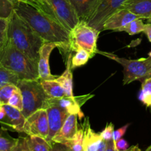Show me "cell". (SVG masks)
Masks as SVG:
<instances>
[{
	"label": "cell",
	"mask_w": 151,
	"mask_h": 151,
	"mask_svg": "<svg viewBox=\"0 0 151 151\" xmlns=\"http://www.w3.org/2000/svg\"><path fill=\"white\" fill-rule=\"evenodd\" d=\"M17 89V86L13 83H8L0 86V105L4 106L8 104L9 100Z\"/></svg>",
	"instance_id": "cell-28"
},
{
	"label": "cell",
	"mask_w": 151,
	"mask_h": 151,
	"mask_svg": "<svg viewBox=\"0 0 151 151\" xmlns=\"http://www.w3.org/2000/svg\"><path fill=\"white\" fill-rule=\"evenodd\" d=\"M143 32L147 35L149 41L151 42V23H147L145 24V29Z\"/></svg>",
	"instance_id": "cell-38"
},
{
	"label": "cell",
	"mask_w": 151,
	"mask_h": 151,
	"mask_svg": "<svg viewBox=\"0 0 151 151\" xmlns=\"http://www.w3.org/2000/svg\"><path fill=\"white\" fill-rule=\"evenodd\" d=\"M8 41L27 57L38 62L39 52L44 43L26 22L14 13L9 19Z\"/></svg>",
	"instance_id": "cell-2"
},
{
	"label": "cell",
	"mask_w": 151,
	"mask_h": 151,
	"mask_svg": "<svg viewBox=\"0 0 151 151\" xmlns=\"http://www.w3.org/2000/svg\"><path fill=\"white\" fill-rule=\"evenodd\" d=\"M75 8L80 20L87 21L100 0H69Z\"/></svg>",
	"instance_id": "cell-18"
},
{
	"label": "cell",
	"mask_w": 151,
	"mask_h": 151,
	"mask_svg": "<svg viewBox=\"0 0 151 151\" xmlns=\"http://www.w3.org/2000/svg\"><path fill=\"white\" fill-rule=\"evenodd\" d=\"M40 10L55 19L69 32L80 22L69 0H42Z\"/></svg>",
	"instance_id": "cell-6"
},
{
	"label": "cell",
	"mask_w": 151,
	"mask_h": 151,
	"mask_svg": "<svg viewBox=\"0 0 151 151\" xmlns=\"http://www.w3.org/2000/svg\"><path fill=\"white\" fill-rule=\"evenodd\" d=\"M84 131L83 127L78 130L76 134L69 141L66 142L63 145L73 151H83V141Z\"/></svg>",
	"instance_id": "cell-27"
},
{
	"label": "cell",
	"mask_w": 151,
	"mask_h": 151,
	"mask_svg": "<svg viewBox=\"0 0 151 151\" xmlns=\"http://www.w3.org/2000/svg\"><path fill=\"white\" fill-rule=\"evenodd\" d=\"M9 19H0V56L8 43Z\"/></svg>",
	"instance_id": "cell-29"
},
{
	"label": "cell",
	"mask_w": 151,
	"mask_h": 151,
	"mask_svg": "<svg viewBox=\"0 0 151 151\" xmlns=\"http://www.w3.org/2000/svg\"><path fill=\"white\" fill-rule=\"evenodd\" d=\"M47 97L50 98L58 99L66 97V92L62 86L55 80H47L40 81Z\"/></svg>",
	"instance_id": "cell-20"
},
{
	"label": "cell",
	"mask_w": 151,
	"mask_h": 151,
	"mask_svg": "<svg viewBox=\"0 0 151 151\" xmlns=\"http://www.w3.org/2000/svg\"><path fill=\"white\" fill-rule=\"evenodd\" d=\"M56 47L64 49L63 46L59 43L46 42L43 44L39 52V59L38 62L39 81L55 80L57 76L52 75L50 68V57L52 52Z\"/></svg>",
	"instance_id": "cell-11"
},
{
	"label": "cell",
	"mask_w": 151,
	"mask_h": 151,
	"mask_svg": "<svg viewBox=\"0 0 151 151\" xmlns=\"http://www.w3.org/2000/svg\"><path fill=\"white\" fill-rule=\"evenodd\" d=\"M72 52L69 53L66 60V70L60 76L56 78V81L62 86L67 97H74L73 95V78L72 72Z\"/></svg>",
	"instance_id": "cell-19"
},
{
	"label": "cell",
	"mask_w": 151,
	"mask_h": 151,
	"mask_svg": "<svg viewBox=\"0 0 151 151\" xmlns=\"http://www.w3.org/2000/svg\"><path fill=\"white\" fill-rule=\"evenodd\" d=\"M103 55L115 60L123 67V85L129 84L133 81L142 82L151 76V58H141L137 60H131L120 58L112 53L98 51Z\"/></svg>",
	"instance_id": "cell-5"
},
{
	"label": "cell",
	"mask_w": 151,
	"mask_h": 151,
	"mask_svg": "<svg viewBox=\"0 0 151 151\" xmlns=\"http://www.w3.org/2000/svg\"><path fill=\"white\" fill-rule=\"evenodd\" d=\"M129 125L130 124H126V125L121 127L120 128H119V129L116 130V131H114V134H113L114 141L116 142L117 141V140L120 139L125 134V133H126L127 131V129H128V128L129 127Z\"/></svg>",
	"instance_id": "cell-34"
},
{
	"label": "cell",
	"mask_w": 151,
	"mask_h": 151,
	"mask_svg": "<svg viewBox=\"0 0 151 151\" xmlns=\"http://www.w3.org/2000/svg\"><path fill=\"white\" fill-rule=\"evenodd\" d=\"M15 0H0V19H9L14 13Z\"/></svg>",
	"instance_id": "cell-30"
},
{
	"label": "cell",
	"mask_w": 151,
	"mask_h": 151,
	"mask_svg": "<svg viewBox=\"0 0 151 151\" xmlns=\"http://www.w3.org/2000/svg\"><path fill=\"white\" fill-rule=\"evenodd\" d=\"M127 0H100L94 12L86 21L88 24L99 32L103 31L105 22L116 10L122 8Z\"/></svg>",
	"instance_id": "cell-8"
},
{
	"label": "cell",
	"mask_w": 151,
	"mask_h": 151,
	"mask_svg": "<svg viewBox=\"0 0 151 151\" xmlns=\"http://www.w3.org/2000/svg\"><path fill=\"white\" fill-rule=\"evenodd\" d=\"M26 137L31 151H50L51 145L45 139L34 136H27Z\"/></svg>",
	"instance_id": "cell-21"
},
{
	"label": "cell",
	"mask_w": 151,
	"mask_h": 151,
	"mask_svg": "<svg viewBox=\"0 0 151 151\" xmlns=\"http://www.w3.org/2000/svg\"><path fill=\"white\" fill-rule=\"evenodd\" d=\"M3 107L6 111V116L2 120L0 121V123L7 130L23 133L26 118L22 112L9 105H4Z\"/></svg>",
	"instance_id": "cell-12"
},
{
	"label": "cell",
	"mask_w": 151,
	"mask_h": 151,
	"mask_svg": "<svg viewBox=\"0 0 151 151\" xmlns=\"http://www.w3.org/2000/svg\"><path fill=\"white\" fill-rule=\"evenodd\" d=\"M1 106H1V105H0V109H1Z\"/></svg>",
	"instance_id": "cell-47"
},
{
	"label": "cell",
	"mask_w": 151,
	"mask_h": 151,
	"mask_svg": "<svg viewBox=\"0 0 151 151\" xmlns=\"http://www.w3.org/2000/svg\"><path fill=\"white\" fill-rule=\"evenodd\" d=\"M115 143V147L117 150V151H122L127 150V149L129 147L128 145V143L127 142V141L124 139L121 138L120 139L117 140V141L114 142Z\"/></svg>",
	"instance_id": "cell-35"
},
{
	"label": "cell",
	"mask_w": 151,
	"mask_h": 151,
	"mask_svg": "<svg viewBox=\"0 0 151 151\" xmlns=\"http://www.w3.org/2000/svg\"><path fill=\"white\" fill-rule=\"evenodd\" d=\"M7 105L22 111V110H23V100H22V93H21L20 89L19 88L11 96Z\"/></svg>",
	"instance_id": "cell-31"
},
{
	"label": "cell",
	"mask_w": 151,
	"mask_h": 151,
	"mask_svg": "<svg viewBox=\"0 0 151 151\" xmlns=\"http://www.w3.org/2000/svg\"><path fill=\"white\" fill-rule=\"evenodd\" d=\"M100 32L88 24L86 21L80 20L69 32V49L76 51L83 48L90 54L91 58L98 52L97 41Z\"/></svg>",
	"instance_id": "cell-7"
},
{
	"label": "cell",
	"mask_w": 151,
	"mask_h": 151,
	"mask_svg": "<svg viewBox=\"0 0 151 151\" xmlns=\"http://www.w3.org/2000/svg\"><path fill=\"white\" fill-rule=\"evenodd\" d=\"M105 151H117V150L115 147V143L113 139L107 141V145Z\"/></svg>",
	"instance_id": "cell-39"
},
{
	"label": "cell",
	"mask_w": 151,
	"mask_h": 151,
	"mask_svg": "<svg viewBox=\"0 0 151 151\" xmlns=\"http://www.w3.org/2000/svg\"><path fill=\"white\" fill-rule=\"evenodd\" d=\"M142 19H135V20L132 21L130 23L127 24L126 25L123 26L122 27L118 29L116 31H119V32H125L131 35L140 33V32L144 31L145 24L143 23Z\"/></svg>",
	"instance_id": "cell-25"
},
{
	"label": "cell",
	"mask_w": 151,
	"mask_h": 151,
	"mask_svg": "<svg viewBox=\"0 0 151 151\" xmlns=\"http://www.w3.org/2000/svg\"><path fill=\"white\" fill-rule=\"evenodd\" d=\"M147 22H148V23H151V16L147 19Z\"/></svg>",
	"instance_id": "cell-44"
},
{
	"label": "cell",
	"mask_w": 151,
	"mask_h": 151,
	"mask_svg": "<svg viewBox=\"0 0 151 151\" xmlns=\"http://www.w3.org/2000/svg\"><path fill=\"white\" fill-rule=\"evenodd\" d=\"M145 151H151V145L149 146V147H147V148L146 149V150H145Z\"/></svg>",
	"instance_id": "cell-43"
},
{
	"label": "cell",
	"mask_w": 151,
	"mask_h": 151,
	"mask_svg": "<svg viewBox=\"0 0 151 151\" xmlns=\"http://www.w3.org/2000/svg\"><path fill=\"white\" fill-rule=\"evenodd\" d=\"M78 117L77 114H69L60 131L54 137L52 142L64 144L71 139L78 130Z\"/></svg>",
	"instance_id": "cell-16"
},
{
	"label": "cell",
	"mask_w": 151,
	"mask_h": 151,
	"mask_svg": "<svg viewBox=\"0 0 151 151\" xmlns=\"http://www.w3.org/2000/svg\"><path fill=\"white\" fill-rule=\"evenodd\" d=\"M114 132V125L112 122L108 124L101 133H100L102 139L105 141H109L113 139V134Z\"/></svg>",
	"instance_id": "cell-32"
},
{
	"label": "cell",
	"mask_w": 151,
	"mask_h": 151,
	"mask_svg": "<svg viewBox=\"0 0 151 151\" xmlns=\"http://www.w3.org/2000/svg\"><path fill=\"white\" fill-rule=\"evenodd\" d=\"M15 1H20L25 3H27V4L36 7L38 10L41 9V3H42V0H15Z\"/></svg>",
	"instance_id": "cell-37"
},
{
	"label": "cell",
	"mask_w": 151,
	"mask_h": 151,
	"mask_svg": "<svg viewBox=\"0 0 151 151\" xmlns=\"http://www.w3.org/2000/svg\"><path fill=\"white\" fill-rule=\"evenodd\" d=\"M5 116H6V111L2 106L1 107V109H0V121L2 120V119L5 117Z\"/></svg>",
	"instance_id": "cell-42"
},
{
	"label": "cell",
	"mask_w": 151,
	"mask_h": 151,
	"mask_svg": "<svg viewBox=\"0 0 151 151\" xmlns=\"http://www.w3.org/2000/svg\"><path fill=\"white\" fill-rule=\"evenodd\" d=\"M122 8L129 10L140 19H147L151 16V0H127Z\"/></svg>",
	"instance_id": "cell-17"
},
{
	"label": "cell",
	"mask_w": 151,
	"mask_h": 151,
	"mask_svg": "<svg viewBox=\"0 0 151 151\" xmlns=\"http://www.w3.org/2000/svg\"><path fill=\"white\" fill-rule=\"evenodd\" d=\"M84 131L83 149V151H97L100 144L103 142L100 133H96L91 128L88 117H86L83 125H81Z\"/></svg>",
	"instance_id": "cell-15"
},
{
	"label": "cell",
	"mask_w": 151,
	"mask_h": 151,
	"mask_svg": "<svg viewBox=\"0 0 151 151\" xmlns=\"http://www.w3.org/2000/svg\"><path fill=\"white\" fill-rule=\"evenodd\" d=\"M122 151H142V150L139 148V147L138 145H137L131 146V147H128L127 150H122Z\"/></svg>",
	"instance_id": "cell-40"
},
{
	"label": "cell",
	"mask_w": 151,
	"mask_h": 151,
	"mask_svg": "<svg viewBox=\"0 0 151 151\" xmlns=\"http://www.w3.org/2000/svg\"><path fill=\"white\" fill-rule=\"evenodd\" d=\"M68 149L69 147H66L65 145L52 142L51 144L50 151H68Z\"/></svg>",
	"instance_id": "cell-36"
},
{
	"label": "cell",
	"mask_w": 151,
	"mask_h": 151,
	"mask_svg": "<svg viewBox=\"0 0 151 151\" xmlns=\"http://www.w3.org/2000/svg\"><path fill=\"white\" fill-rule=\"evenodd\" d=\"M139 100L146 107H151V76L142 83V89L139 94Z\"/></svg>",
	"instance_id": "cell-23"
},
{
	"label": "cell",
	"mask_w": 151,
	"mask_h": 151,
	"mask_svg": "<svg viewBox=\"0 0 151 151\" xmlns=\"http://www.w3.org/2000/svg\"><path fill=\"white\" fill-rule=\"evenodd\" d=\"M20 78L16 74L6 69L0 63V86L8 83H13L17 86Z\"/></svg>",
	"instance_id": "cell-26"
},
{
	"label": "cell",
	"mask_w": 151,
	"mask_h": 151,
	"mask_svg": "<svg viewBox=\"0 0 151 151\" xmlns=\"http://www.w3.org/2000/svg\"><path fill=\"white\" fill-rule=\"evenodd\" d=\"M14 10L45 42L59 43L63 46V50L70 51L69 31L55 19L23 1H15Z\"/></svg>",
	"instance_id": "cell-1"
},
{
	"label": "cell",
	"mask_w": 151,
	"mask_h": 151,
	"mask_svg": "<svg viewBox=\"0 0 151 151\" xmlns=\"http://www.w3.org/2000/svg\"><path fill=\"white\" fill-rule=\"evenodd\" d=\"M4 127L0 128V151H12L18 142V138L12 137Z\"/></svg>",
	"instance_id": "cell-22"
},
{
	"label": "cell",
	"mask_w": 151,
	"mask_h": 151,
	"mask_svg": "<svg viewBox=\"0 0 151 151\" xmlns=\"http://www.w3.org/2000/svg\"><path fill=\"white\" fill-rule=\"evenodd\" d=\"M23 133L27 136L39 137L47 139L49 134V122L47 110L39 109L28 116L25 121Z\"/></svg>",
	"instance_id": "cell-9"
},
{
	"label": "cell",
	"mask_w": 151,
	"mask_h": 151,
	"mask_svg": "<svg viewBox=\"0 0 151 151\" xmlns=\"http://www.w3.org/2000/svg\"><path fill=\"white\" fill-rule=\"evenodd\" d=\"M12 151H31L27 142V137H19L16 146Z\"/></svg>",
	"instance_id": "cell-33"
},
{
	"label": "cell",
	"mask_w": 151,
	"mask_h": 151,
	"mask_svg": "<svg viewBox=\"0 0 151 151\" xmlns=\"http://www.w3.org/2000/svg\"><path fill=\"white\" fill-rule=\"evenodd\" d=\"M148 56H149V57H150V58H151V51L150 52L148 53Z\"/></svg>",
	"instance_id": "cell-45"
},
{
	"label": "cell",
	"mask_w": 151,
	"mask_h": 151,
	"mask_svg": "<svg viewBox=\"0 0 151 151\" xmlns=\"http://www.w3.org/2000/svg\"><path fill=\"white\" fill-rule=\"evenodd\" d=\"M0 63L16 74L20 80H39L38 63L17 50L9 41L0 56Z\"/></svg>",
	"instance_id": "cell-3"
},
{
	"label": "cell",
	"mask_w": 151,
	"mask_h": 151,
	"mask_svg": "<svg viewBox=\"0 0 151 151\" xmlns=\"http://www.w3.org/2000/svg\"><path fill=\"white\" fill-rule=\"evenodd\" d=\"M90 58L91 56L86 50L83 48L78 49L75 51V55L72 57V64H71L72 69L84 66Z\"/></svg>",
	"instance_id": "cell-24"
},
{
	"label": "cell",
	"mask_w": 151,
	"mask_h": 151,
	"mask_svg": "<svg viewBox=\"0 0 151 151\" xmlns=\"http://www.w3.org/2000/svg\"><path fill=\"white\" fill-rule=\"evenodd\" d=\"M140 19L137 15L134 14L125 8H121L114 13L103 24V30L116 31L135 19Z\"/></svg>",
	"instance_id": "cell-14"
},
{
	"label": "cell",
	"mask_w": 151,
	"mask_h": 151,
	"mask_svg": "<svg viewBox=\"0 0 151 151\" xmlns=\"http://www.w3.org/2000/svg\"><path fill=\"white\" fill-rule=\"evenodd\" d=\"M17 86L22 93L23 100L22 112L26 119L36 111L44 109L49 97L39 80H20Z\"/></svg>",
	"instance_id": "cell-4"
},
{
	"label": "cell",
	"mask_w": 151,
	"mask_h": 151,
	"mask_svg": "<svg viewBox=\"0 0 151 151\" xmlns=\"http://www.w3.org/2000/svg\"><path fill=\"white\" fill-rule=\"evenodd\" d=\"M44 109L47 110L49 122V134L46 140L51 145L53 138L63 126L69 114L65 109L50 101V98L47 100Z\"/></svg>",
	"instance_id": "cell-10"
},
{
	"label": "cell",
	"mask_w": 151,
	"mask_h": 151,
	"mask_svg": "<svg viewBox=\"0 0 151 151\" xmlns=\"http://www.w3.org/2000/svg\"><path fill=\"white\" fill-rule=\"evenodd\" d=\"M68 151H73V150H71L70 148H69V149H68Z\"/></svg>",
	"instance_id": "cell-46"
},
{
	"label": "cell",
	"mask_w": 151,
	"mask_h": 151,
	"mask_svg": "<svg viewBox=\"0 0 151 151\" xmlns=\"http://www.w3.org/2000/svg\"><path fill=\"white\" fill-rule=\"evenodd\" d=\"M106 145H107V142L105 141V140H103V142H102L101 144H100V147H99L97 151H105L106 147Z\"/></svg>",
	"instance_id": "cell-41"
},
{
	"label": "cell",
	"mask_w": 151,
	"mask_h": 151,
	"mask_svg": "<svg viewBox=\"0 0 151 151\" xmlns=\"http://www.w3.org/2000/svg\"><path fill=\"white\" fill-rule=\"evenodd\" d=\"M93 95H86L81 97H64L62 98L55 99L50 98V101L65 109L69 114H77L80 119L83 117L84 114L81 111V106L89 97H92Z\"/></svg>",
	"instance_id": "cell-13"
}]
</instances>
